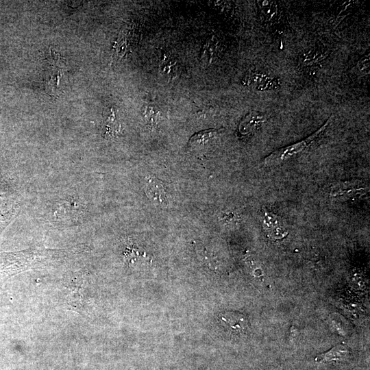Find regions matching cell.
<instances>
[{"label":"cell","instance_id":"8992f818","mask_svg":"<svg viewBox=\"0 0 370 370\" xmlns=\"http://www.w3.org/2000/svg\"><path fill=\"white\" fill-rule=\"evenodd\" d=\"M145 193L147 196L154 202L162 206L168 205V197L164 186L159 180L150 178L146 185Z\"/></svg>","mask_w":370,"mask_h":370},{"label":"cell","instance_id":"277c9868","mask_svg":"<svg viewBox=\"0 0 370 370\" xmlns=\"http://www.w3.org/2000/svg\"><path fill=\"white\" fill-rule=\"evenodd\" d=\"M262 225L268 236L273 240L282 239L288 234L281 218L271 212L266 211L262 214Z\"/></svg>","mask_w":370,"mask_h":370},{"label":"cell","instance_id":"7a4b0ae2","mask_svg":"<svg viewBox=\"0 0 370 370\" xmlns=\"http://www.w3.org/2000/svg\"><path fill=\"white\" fill-rule=\"evenodd\" d=\"M21 201L18 193L0 178V235L18 216Z\"/></svg>","mask_w":370,"mask_h":370},{"label":"cell","instance_id":"ba28073f","mask_svg":"<svg viewBox=\"0 0 370 370\" xmlns=\"http://www.w3.org/2000/svg\"><path fill=\"white\" fill-rule=\"evenodd\" d=\"M221 319L227 327L236 333H242L247 328V321L242 314L225 313L221 315Z\"/></svg>","mask_w":370,"mask_h":370},{"label":"cell","instance_id":"52a82bcc","mask_svg":"<svg viewBox=\"0 0 370 370\" xmlns=\"http://www.w3.org/2000/svg\"><path fill=\"white\" fill-rule=\"evenodd\" d=\"M246 82L258 90L274 89L278 84V81L273 77L264 73H253L247 77Z\"/></svg>","mask_w":370,"mask_h":370},{"label":"cell","instance_id":"6da1fadb","mask_svg":"<svg viewBox=\"0 0 370 370\" xmlns=\"http://www.w3.org/2000/svg\"><path fill=\"white\" fill-rule=\"evenodd\" d=\"M86 247L63 249H46L42 245L14 252L0 253V284L29 269L58 264L64 259L83 251Z\"/></svg>","mask_w":370,"mask_h":370},{"label":"cell","instance_id":"30bf717a","mask_svg":"<svg viewBox=\"0 0 370 370\" xmlns=\"http://www.w3.org/2000/svg\"><path fill=\"white\" fill-rule=\"evenodd\" d=\"M347 354L345 347L337 346L330 350L328 352L318 356L315 360L318 362H330L338 360L345 358Z\"/></svg>","mask_w":370,"mask_h":370},{"label":"cell","instance_id":"5b68a950","mask_svg":"<svg viewBox=\"0 0 370 370\" xmlns=\"http://www.w3.org/2000/svg\"><path fill=\"white\" fill-rule=\"evenodd\" d=\"M265 115L260 112L253 111L247 114L241 121L238 132L243 136H248L256 132L265 121Z\"/></svg>","mask_w":370,"mask_h":370},{"label":"cell","instance_id":"9c48e42d","mask_svg":"<svg viewBox=\"0 0 370 370\" xmlns=\"http://www.w3.org/2000/svg\"><path fill=\"white\" fill-rule=\"evenodd\" d=\"M220 131V130L210 129L199 132L190 138L189 144L195 147H204L206 144L217 136Z\"/></svg>","mask_w":370,"mask_h":370},{"label":"cell","instance_id":"7c38bea8","mask_svg":"<svg viewBox=\"0 0 370 370\" xmlns=\"http://www.w3.org/2000/svg\"><path fill=\"white\" fill-rule=\"evenodd\" d=\"M358 70L361 73H369V54L365 55L358 64Z\"/></svg>","mask_w":370,"mask_h":370},{"label":"cell","instance_id":"8fae6325","mask_svg":"<svg viewBox=\"0 0 370 370\" xmlns=\"http://www.w3.org/2000/svg\"><path fill=\"white\" fill-rule=\"evenodd\" d=\"M258 5L262 14L267 19L272 18L277 13V4L274 1H259Z\"/></svg>","mask_w":370,"mask_h":370},{"label":"cell","instance_id":"3957f363","mask_svg":"<svg viewBox=\"0 0 370 370\" xmlns=\"http://www.w3.org/2000/svg\"><path fill=\"white\" fill-rule=\"evenodd\" d=\"M330 121L331 116L329 117V119L320 128H319L315 132L312 134L308 138L288 147H282L274 151L264 158V164L269 165L279 163L287 160L288 158H290L295 155L301 153L303 151L308 148L310 145L314 143L317 139L321 136V135L325 132L326 128L329 125Z\"/></svg>","mask_w":370,"mask_h":370}]
</instances>
